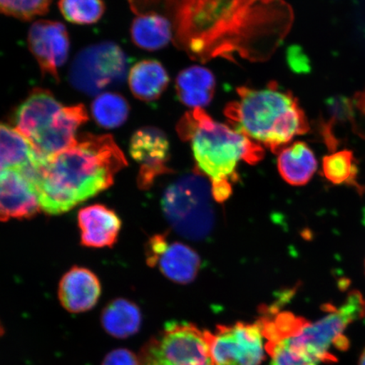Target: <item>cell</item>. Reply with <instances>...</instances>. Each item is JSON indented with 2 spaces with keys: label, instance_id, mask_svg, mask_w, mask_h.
<instances>
[{
  "label": "cell",
  "instance_id": "30",
  "mask_svg": "<svg viewBox=\"0 0 365 365\" xmlns=\"http://www.w3.org/2000/svg\"><path fill=\"white\" fill-rule=\"evenodd\" d=\"M359 365H365V349L361 355H360Z\"/></svg>",
  "mask_w": 365,
  "mask_h": 365
},
{
  "label": "cell",
  "instance_id": "11",
  "mask_svg": "<svg viewBox=\"0 0 365 365\" xmlns=\"http://www.w3.org/2000/svg\"><path fill=\"white\" fill-rule=\"evenodd\" d=\"M27 43L43 75L58 81V68L65 65L71 48L65 25L52 21H36L29 31Z\"/></svg>",
  "mask_w": 365,
  "mask_h": 365
},
{
  "label": "cell",
  "instance_id": "31",
  "mask_svg": "<svg viewBox=\"0 0 365 365\" xmlns=\"http://www.w3.org/2000/svg\"><path fill=\"white\" fill-rule=\"evenodd\" d=\"M4 327L1 324V322H0V337H1L4 335Z\"/></svg>",
  "mask_w": 365,
  "mask_h": 365
},
{
  "label": "cell",
  "instance_id": "3",
  "mask_svg": "<svg viewBox=\"0 0 365 365\" xmlns=\"http://www.w3.org/2000/svg\"><path fill=\"white\" fill-rule=\"evenodd\" d=\"M237 93L240 98L227 104L226 117L237 131L272 153H279L294 137L309 130L298 100L277 82L262 89L241 86Z\"/></svg>",
  "mask_w": 365,
  "mask_h": 365
},
{
  "label": "cell",
  "instance_id": "19",
  "mask_svg": "<svg viewBox=\"0 0 365 365\" xmlns=\"http://www.w3.org/2000/svg\"><path fill=\"white\" fill-rule=\"evenodd\" d=\"M39 159L33 145L16 128L0 122V175L13 170H24Z\"/></svg>",
  "mask_w": 365,
  "mask_h": 365
},
{
  "label": "cell",
  "instance_id": "9",
  "mask_svg": "<svg viewBox=\"0 0 365 365\" xmlns=\"http://www.w3.org/2000/svg\"><path fill=\"white\" fill-rule=\"evenodd\" d=\"M262 328L255 324L218 326L210 332V348L215 365H259L264 357Z\"/></svg>",
  "mask_w": 365,
  "mask_h": 365
},
{
  "label": "cell",
  "instance_id": "18",
  "mask_svg": "<svg viewBox=\"0 0 365 365\" xmlns=\"http://www.w3.org/2000/svg\"><path fill=\"white\" fill-rule=\"evenodd\" d=\"M170 83V76L161 63L155 59H145L136 63L129 74L131 93L140 101H156Z\"/></svg>",
  "mask_w": 365,
  "mask_h": 365
},
{
  "label": "cell",
  "instance_id": "16",
  "mask_svg": "<svg viewBox=\"0 0 365 365\" xmlns=\"http://www.w3.org/2000/svg\"><path fill=\"white\" fill-rule=\"evenodd\" d=\"M178 98L185 106L203 108L212 102L216 91V78L208 68L194 66L182 70L175 83Z\"/></svg>",
  "mask_w": 365,
  "mask_h": 365
},
{
  "label": "cell",
  "instance_id": "4",
  "mask_svg": "<svg viewBox=\"0 0 365 365\" xmlns=\"http://www.w3.org/2000/svg\"><path fill=\"white\" fill-rule=\"evenodd\" d=\"M88 120L83 104L63 106L48 90L36 88L16 109V129L29 141L41 159L71 147L77 130Z\"/></svg>",
  "mask_w": 365,
  "mask_h": 365
},
{
  "label": "cell",
  "instance_id": "12",
  "mask_svg": "<svg viewBox=\"0 0 365 365\" xmlns=\"http://www.w3.org/2000/svg\"><path fill=\"white\" fill-rule=\"evenodd\" d=\"M34 165L0 175V221L29 218L41 210L38 191L31 173Z\"/></svg>",
  "mask_w": 365,
  "mask_h": 365
},
{
  "label": "cell",
  "instance_id": "26",
  "mask_svg": "<svg viewBox=\"0 0 365 365\" xmlns=\"http://www.w3.org/2000/svg\"><path fill=\"white\" fill-rule=\"evenodd\" d=\"M52 0H0V14L31 20L47 13Z\"/></svg>",
  "mask_w": 365,
  "mask_h": 365
},
{
  "label": "cell",
  "instance_id": "23",
  "mask_svg": "<svg viewBox=\"0 0 365 365\" xmlns=\"http://www.w3.org/2000/svg\"><path fill=\"white\" fill-rule=\"evenodd\" d=\"M324 177L336 185H349L358 187L359 168L351 150L332 152L322 160Z\"/></svg>",
  "mask_w": 365,
  "mask_h": 365
},
{
  "label": "cell",
  "instance_id": "27",
  "mask_svg": "<svg viewBox=\"0 0 365 365\" xmlns=\"http://www.w3.org/2000/svg\"><path fill=\"white\" fill-rule=\"evenodd\" d=\"M102 365H141L139 357L126 349H118L108 353Z\"/></svg>",
  "mask_w": 365,
  "mask_h": 365
},
{
  "label": "cell",
  "instance_id": "21",
  "mask_svg": "<svg viewBox=\"0 0 365 365\" xmlns=\"http://www.w3.org/2000/svg\"><path fill=\"white\" fill-rule=\"evenodd\" d=\"M130 35L137 47L156 51L170 43L172 26L167 18L158 14H143L132 22Z\"/></svg>",
  "mask_w": 365,
  "mask_h": 365
},
{
  "label": "cell",
  "instance_id": "10",
  "mask_svg": "<svg viewBox=\"0 0 365 365\" xmlns=\"http://www.w3.org/2000/svg\"><path fill=\"white\" fill-rule=\"evenodd\" d=\"M130 154L140 165L137 182L140 189L148 190L158 177L171 173L167 165L170 158V140L158 128L136 130L130 139Z\"/></svg>",
  "mask_w": 365,
  "mask_h": 365
},
{
  "label": "cell",
  "instance_id": "28",
  "mask_svg": "<svg viewBox=\"0 0 365 365\" xmlns=\"http://www.w3.org/2000/svg\"><path fill=\"white\" fill-rule=\"evenodd\" d=\"M287 62L292 70L296 73L309 71V59L299 47H290L287 51Z\"/></svg>",
  "mask_w": 365,
  "mask_h": 365
},
{
  "label": "cell",
  "instance_id": "13",
  "mask_svg": "<svg viewBox=\"0 0 365 365\" xmlns=\"http://www.w3.org/2000/svg\"><path fill=\"white\" fill-rule=\"evenodd\" d=\"M101 284L88 269L75 267L62 277L58 286V299L71 313L88 312L98 304L101 296Z\"/></svg>",
  "mask_w": 365,
  "mask_h": 365
},
{
  "label": "cell",
  "instance_id": "7",
  "mask_svg": "<svg viewBox=\"0 0 365 365\" xmlns=\"http://www.w3.org/2000/svg\"><path fill=\"white\" fill-rule=\"evenodd\" d=\"M127 58L113 43L86 48L77 54L70 71V81L82 93L96 95L112 85L125 81Z\"/></svg>",
  "mask_w": 365,
  "mask_h": 365
},
{
  "label": "cell",
  "instance_id": "15",
  "mask_svg": "<svg viewBox=\"0 0 365 365\" xmlns=\"http://www.w3.org/2000/svg\"><path fill=\"white\" fill-rule=\"evenodd\" d=\"M200 264L199 255L190 246L180 242H168L153 267L158 266L163 276L176 284H188L198 275Z\"/></svg>",
  "mask_w": 365,
  "mask_h": 365
},
{
  "label": "cell",
  "instance_id": "29",
  "mask_svg": "<svg viewBox=\"0 0 365 365\" xmlns=\"http://www.w3.org/2000/svg\"><path fill=\"white\" fill-rule=\"evenodd\" d=\"M139 358L141 365H173L164 361L163 359L155 357V356L145 352L143 350L141 351V354Z\"/></svg>",
  "mask_w": 365,
  "mask_h": 365
},
{
  "label": "cell",
  "instance_id": "5",
  "mask_svg": "<svg viewBox=\"0 0 365 365\" xmlns=\"http://www.w3.org/2000/svg\"><path fill=\"white\" fill-rule=\"evenodd\" d=\"M213 200L211 182L196 170L168 187L162 200L163 212L178 234L200 241L211 234L215 225Z\"/></svg>",
  "mask_w": 365,
  "mask_h": 365
},
{
  "label": "cell",
  "instance_id": "6",
  "mask_svg": "<svg viewBox=\"0 0 365 365\" xmlns=\"http://www.w3.org/2000/svg\"><path fill=\"white\" fill-rule=\"evenodd\" d=\"M327 314L316 322H308L293 339L319 363L336 362L331 348L345 351L349 341L345 331L351 324L365 318V299L359 291L349 294L340 307L325 305Z\"/></svg>",
  "mask_w": 365,
  "mask_h": 365
},
{
  "label": "cell",
  "instance_id": "22",
  "mask_svg": "<svg viewBox=\"0 0 365 365\" xmlns=\"http://www.w3.org/2000/svg\"><path fill=\"white\" fill-rule=\"evenodd\" d=\"M91 112L99 126L115 129L126 122L130 114V105L120 94L105 93L95 98Z\"/></svg>",
  "mask_w": 365,
  "mask_h": 365
},
{
  "label": "cell",
  "instance_id": "1",
  "mask_svg": "<svg viewBox=\"0 0 365 365\" xmlns=\"http://www.w3.org/2000/svg\"><path fill=\"white\" fill-rule=\"evenodd\" d=\"M127 166L124 153L109 135L77 136L71 147L31 168L41 210L59 215L101 193Z\"/></svg>",
  "mask_w": 365,
  "mask_h": 365
},
{
  "label": "cell",
  "instance_id": "2",
  "mask_svg": "<svg viewBox=\"0 0 365 365\" xmlns=\"http://www.w3.org/2000/svg\"><path fill=\"white\" fill-rule=\"evenodd\" d=\"M177 131L190 143L197 170L211 182L213 198L218 203L230 198L232 185L238 180L240 162L255 164L264 157L261 145L214 120L202 108L186 113Z\"/></svg>",
  "mask_w": 365,
  "mask_h": 365
},
{
  "label": "cell",
  "instance_id": "8",
  "mask_svg": "<svg viewBox=\"0 0 365 365\" xmlns=\"http://www.w3.org/2000/svg\"><path fill=\"white\" fill-rule=\"evenodd\" d=\"M143 350L173 365H215L210 348V332L186 322L167 324L159 339Z\"/></svg>",
  "mask_w": 365,
  "mask_h": 365
},
{
  "label": "cell",
  "instance_id": "20",
  "mask_svg": "<svg viewBox=\"0 0 365 365\" xmlns=\"http://www.w3.org/2000/svg\"><path fill=\"white\" fill-rule=\"evenodd\" d=\"M140 309L125 299H116L106 305L101 322L105 331L118 339H125L138 332L141 326Z\"/></svg>",
  "mask_w": 365,
  "mask_h": 365
},
{
  "label": "cell",
  "instance_id": "14",
  "mask_svg": "<svg viewBox=\"0 0 365 365\" xmlns=\"http://www.w3.org/2000/svg\"><path fill=\"white\" fill-rule=\"evenodd\" d=\"M116 212L103 205H89L78 213L81 244L90 248L112 247L121 230Z\"/></svg>",
  "mask_w": 365,
  "mask_h": 365
},
{
  "label": "cell",
  "instance_id": "25",
  "mask_svg": "<svg viewBox=\"0 0 365 365\" xmlns=\"http://www.w3.org/2000/svg\"><path fill=\"white\" fill-rule=\"evenodd\" d=\"M267 353L271 355L270 365H319L318 360L299 346L292 337L267 344Z\"/></svg>",
  "mask_w": 365,
  "mask_h": 365
},
{
  "label": "cell",
  "instance_id": "17",
  "mask_svg": "<svg viewBox=\"0 0 365 365\" xmlns=\"http://www.w3.org/2000/svg\"><path fill=\"white\" fill-rule=\"evenodd\" d=\"M278 153L277 168L282 179L294 186L308 184L318 168L317 158L309 145L298 141Z\"/></svg>",
  "mask_w": 365,
  "mask_h": 365
},
{
  "label": "cell",
  "instance_id": "24",
  "mask_svg": "<svg viewBox=\"0 0 365 365\" xmlns=\"http://www.w3.org/2000/svg\"><path fill=\"white\" fill-rule=\"evenodd\" d=\"M58 7L68 21L77 25L94 24L105 11L103 0H59Z\"/></svg>",
  "mask_w": 365,
  "mask_h": 365
}]
</instances>
